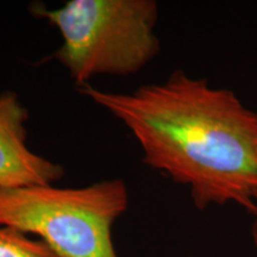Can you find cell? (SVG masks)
I'll use <instances>...</instances> for the list:
<instances>
[{
  "instance_id": "1",
  "label": "cell",
  "mask_w": 257,
  "mask_h": 257,
  "mask_svg": "<svg viewBox=\"0 0 257 257\" xmlns=\"http://www.w3.org/2000/svg\"><path fill=\"white\" fill-rule=\"evenodd\" d=\"M142 148L143 162L189 189L199 210L257 207V112L232 91L176 70L130 93L80 86Z\"/></svg>"
},
{
  "instance_id": "2",
  "label": "cell",
  "mask_w": 257,
  "mask_h": 257,
  "mask_svg": "<svg viewBox=\"0 0 257 257\" xmlns=\"http://www.w3.org/2000/svg\"><path fill=\"white\" fill-rule=\"evenodd\" d=\"M31 14L60 31L53 57L78 86L96 75H131L160 53L154 0H69L59 9L32 4Z\"/></svg>"
},
{
  "instance_id": "3",
  "label": "cell",
  "mask_w": 257,
  "mask_h": 257,
  "mask_svg": "<svg viewBox=\"0 0 257 257\" xmlns=\"http://www.w3.org/2000/svg\"><path fill=\"white\" fill-rule=\"evenodd\" d=\"M127 206L119 179L76 188H0V227L35 234L60 257H118L112 227Z\"/></svg>"
},
{
  "instance_id": "4",
  "label": "cell",
  "mask_w": 257,
  "mask_h": 257,
  "mask_svg": "<svg viewBox=\"0 0 257 257\" xmlns=\"http://www.w3.org/2000/svg\"><path fill=\"white\" fill-rule=\"evenodd\" d=\"M29 111L14 91L0 93V188L53 185L64 169L28 146Z\"/></svg>"
},
{
  "instance_id": "5",
  "label": "cell",
  "mask_w": 257,
  "mask_h": 257,
  "mask_svg": "<svg viewBox=\"0 0 257 257\" xmlns=\"http://www.w3.org/2000/svg\"><path fill=\"white\" fill-rule=\"evenodd\" d=\"M0 257H60L43 240L10 227H0Z\"/></svg>"
},
{
  "instance_id": "6",
  "label": "cell",
  "mask_w": 257,
  "mask_h": 257,
  "mask_svg": "<svg viewBox=\"0 0 257 257\" xmlns=\"http://www.w3.org/2000/svg\"><path fill=\"white\" fill-rule=\"evenodd\" d=\"M256 216V221L253 224V229H252V237H253V243H255V246L257 249V207H256V212L253 213Z\"/></svg>"
}]
</instances>
